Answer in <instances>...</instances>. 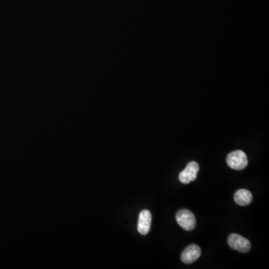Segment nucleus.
Masks as SVG:
<instances>
[{"instance_id":"f257e3e1","label":"nucleus","mask_w":269,"mask_h":269,"mask_svg":"<svg viewBox=\"0 0 269 269\" xmlns=\"http://www.w3.org/2000/svg\"><path fill=\"white\" fill-rule=\"evenodd\" d=\"M227 163L229 167L231 168L233 170H243L248 166V157L243 151H233L227 155Z\"/></svg>"},{"instance_id":"f03ea898","label":"nucleus","mask_w":269,"mask_h":269,"mask_svg":"<svg viewBox=\"0 0 269 269\" xmlns=\"http://www.w3.org/2000/svg\"><path fill=\"white\" fill-rule=\"evenodd\" d=\"M176 219L179 225L186 231H191L196 227L194 214L188 209H181L177 213Z\"/></svg>"},{"instance_id":"7ed1b4c3","label":"nucleus","mask_w":269,"mask_h":269,"mask_svg":"<svg viewBox=\"0 0 269 269\" xmlns=\"http://www.w3.org/2000/svg\"><path fill=\"white\" fill-rule=\"evenodd\" d=\"M229 246L232 249L236 250L242 253H248L251 248V244L249 240L245 239L243 236L240 235L233 233L228 237Z\"/></svg>"},{"instance_id":"20e7f679","label":"nucleus","mask_w":269,"mask_h":269,"mask_svg":"<svg viewBox=\"0 0 269 269\" xmlns=\"http://www.w3.org/2000/svg\"><path fill=\"white\" fill-rule=\"evenodd\" d=\"M200 167L198 163L191 162L187 165L186 168L179 175V179L183 184H188L197 179Z\"/></svg>"},{"instance_id":"39448f33","label":"nucleus","mask_w":269,"mask_h":269,"mask_svg":"<svg viewBox=\"0 0 269 269\" xmlns=\"http://www.w3.org/2000/svg\"><path fill=\"white\" fill-rule=\"evenodd\" d=\"M152 215L150 211L142 210L139 214V222H138V231L140 234L145 236L151 230Z\"/></svg>"},{"instance_id":"423d86ee","label":"nucleus","mask_w":269,"mask_h":269,"mask_svg":"<svg viewBox=\"0 0 269 269\" xmlns=\"http://www.w3.org/2000/svg\"><path fill=\"white\" fill-rule=\"evenodd\" d=\"M201 255V250L200 247L196 245H191L185 248L181 255L182 263L185 264H191L194 263Z\"/></svg>"},{"instance_id":"0eeeda50","label":"nucleus","mask_w":269,"mask_h":269,"mask_svg":"<svg viewBox=\"0 0 269 269\" xmlns=\"http://www.w3.org/2000/svg\"><path fill=\"white\" fill-rule=\"evenodd\" d=\"M234 200L238 205L245 206L249 205L252 202L253 196L251 191L247 189L238 190L234 196Z\"/></svg>"}]
</instances>
